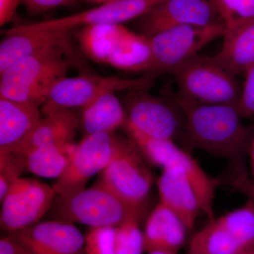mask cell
I'll use <instances>...</instances> for the list:
<instances>
[{
	"instance_id": "cell-17",
	"label": "cell",
	"mask_w": 254,
	"mask_h": 254,
	"mask_svg": "<svg viewBox=\"0 0 254 254\" xmlns=\"http://www.w3.org/2000/svg\"><path fill=\"white\" fill-rule=\"evenodd\" d=\"M41 118L36 105L0 97V155L21 153Z\"/></svg>"
},
{
	"instance_id": "cell-18",
	"label": "cell",
	"mask_w": 254,
	"mask_h": 254,
	"mask_svg": "<svg viewBox=\"0 0 254 254\" xmlns=\"http://www.w3.org/2000/svg\"><path fill=\"white\" fill-rule=\"evenodd\" d=\"M157 186L160 202L181 219L187 230H192L202 210L194 189L186 176L176 168H163Z\"/></svg>"
},
{
	"instance_id": "cell-20",
	"label": "cell",
	"mask_w": 254,
	"mask_h": 254,
	"mask_svg": "<svg viewBox=\"0 0 254 254\" xmlns=\"http://www.w3.org/2000/svg\"><path fill=\"white\" fill-rule=\"evenodd\" d=\"M214 63L234 76L245 74L254 63V18L226 28Z\"/></svg>"
},
{
	"instance_id": "cell-7",
	"label": "cell",
	"mask_w": 254,
	"mask_h": 254,
	"mask_svg": "<svg viewBox=\"0 0 254 254\" xmlns=\"http://www.w3.org/2000/svg\"><path fill=\"white\" fill-rule=\"evenodd\" d=\"M145 160L129 137L114 133L113 154L98 180L127 204L141 212L153 182Z\"/></svg>"
},
{
	"instance_id": "cell-15",
	"label": "cell",
	"mask_w": 254,
	"mask_h": 254,
	"mask_svg": "<svg viewBox=\"0 0 254 254\" xmlns=\"http://www.w3.org/2000/svg\"><path fill=\"white\" fill-rule=\"evenodd\" d=\"M136 21L138 33L147 37L185 25L225 24L211 0H166Z\"/></svg>"
},
{
	"instance_id": "cell-27",
	"label": "cell",
	"mask_w": 254,
	"mask_h": 254,
	"mask_svg": "<svg viewBox=\"0 0 254 254\" xmlns=\"http://www.w3.org/2000/svg\"><path fill=\"white\" fill-rule=\"evenodd\" d=\"M115 227H89L85 239V254H115Z\"/></svg>"
},
{
	"instance_id": "cell-35",
	"label": "cell",
	"mask_w": 254,
	"mask_h": 254,
	"mask_svg": "<svg viewBox=\"0 0 254 254\" xmlns=\"http://www.w3.org/2000/svg\"><path fill=\"white\" fill-rule=\"evenodd\" d=\"M148 254H174L169 253V252H163V251H153V252H148Z\"/></svg>"
},
{
	"instance_id": "cell-28",
	"label": "cell",
	"mask_w": 254,
	"mask_h": 254,
	"mask_svg": "<svg viewBox=\"0 0 254 254\" xmlns=\"http://www.w3.org/2000/svg\"><path fill=\"white\" fill-rule=\"evenodd\" d=\"M245 79L239 101V111L243 118L254 115V63L245 71Z\"/></svg>"
},
{
	"instance_id": "cell-23",
	"label": "cell",
	"mask_w": 254,
	"mask_h": 254,
	"mask_svg": "<svg viewBox=\"0 0 254 254\" xmlns=\"http://www.w3.org/2000/svg\"><path fill=\"white\" fill-rule=\"evenodd\" d=\"M127 120L126 111L115 93L101 95L82 109L81 123L86 135L114 133Z\"/></svg>"
},
{
	"instance_id": "cell-4",
	"label": "cell",
	"mask_w": 254,
	"mask_h": 254,
	"mask_svg": "<svg viewBox=\"0 0 254 254\" xmlns=\"http://www.w3.org/2000/svg\"><path fill=\"white\" fill-rule=\"evenodd\" d=\"M172 75L177 91L175 98L193 105H238L242 88L237 76L214 63L211 57L198 54Z\"/></svg>"
},
{
	"instance_id": "cell-16",
	"label": "cell",
	"mask_w": 254,
	"mask_h": 254,
	"mask_svg": "<svg viewBox=\"0 0 254 254\" xmlns=\"http://www.w3.org/2000/svg\"><path fill=\"white\" fill-rule=\"evenodd\" d=\"M8 234L26 254H85V235L72 223L48 220Z\"/></svg>"
},
{
	"instance_id": "cell-29",
	"label": "cell",
	"mask_w": 254,
	"mask_h": 254,
	"mask_svg": "<svg viewBox=\"0 0 254 254\" xmlns=\"http://www.w3.org/2000/svg\"><path fill=\"white\" fill-rule=\"evenodd\" d=\"M76 0H22V3L31 14H39L60 6L72 4Z\"/></svg>"
},
{
	"instance_id": "cell-31",
	"label": "cell",
	"mask_w": 254,
	"mask_h": 254,
	"mask_svg": "<svg viewBox=\"0 0 254 254\" xmlns=\"http://www.w3.org/2000/svg\"><path fill=\"white\" fill-rule=\"evenodd\" d=\"M22 0H0V25L7 24L14 18Z\"/></svg>"
},
{
	"instance_id": "cell-5",
	"label": "cell",
	"mask_w": 254,
	"mask_h": 254,
	"mask_svg": "<svg viewBox=\"0 0 254 254\" xmlns=\"http://www.w3.org/2000/svg\"><path fill=\"white\" fill-rule=\"evenodd\" d=\"M48 214L58 221L89 227H117L128 219H141L142 212L127 204L98 181L70 198L57 195Z\"/></svg>"
},
{
	"instance_id": "cell-19",
	"label": "cell",
	"mask_w": 254,
	"mask_h": 254,
	"mask_svg": "<svg viewBox=\"0 0 254 254\" xmlns=\"http://www.w3.org/2000/svg\"><path fill=\"white\" fill-rule=\"evenodd\" d=\"M187 231L181 219L159 202L148 217L143 232L145 252L163 251L177 254L185 244Z\"/></svg>"
},
{
	"instance_id": "cell-36",
	"label": "cell",
	"mask_w": 254,
	"mask_h": 254,
	"mask_svg": "<svg viewBox=\"0 0 254 254\" xmlns=\"http://www.w3.org/2000/svg\"><path fill=\"white\" fill-rule=\"evenodd\" d=\"M26 254V253H24V254Z\"/></svg>"
},
{
	"instance_id": "cell-1",
	"label": "cell",
	"mask_w": 254,
	"mask_h": 254,
	"mask_svg": "<svg viewBox=\"0 0 254 254\" xmlns=\"http://www.w3.org/2000/svg\"><path fill=\"white\" fill-rule=\"evenodd\" d=\"M170 95L181 107L186 120V146L225 159L237 174L236 183L248 192L250 176L245 160L254 130L242 122L235 105H193L184 103Z\"/></svg>"
},
{
	"instance_id": "cell-26",
	"label": "cell",
	"mask_w": 254,
	"mask_h": 254,
	"mask_svg": "<svg viewBox=\"0 0 254 254\" xmlns=\"http://www.w3.org/2000/svg\"><path fill=\"white\" fill-rule=\"evenodd\" d=\"M25 170L22 155L17 153L0 155V201L5 198L10 187Z\"/></svg>"
},
{
	"instance_id": "cell-2",
	"label": "cell",
	"mask_w": 254,
	"mask_h": 254,
	"mask_svg": "<svg viewBox=\"0 0 254 254\" xmlns=\"http://www.w3.org/2000/svg\"><path fill=\"white\" fill-rule=\"evenodd\" d=\"M70 45H55L0 72V97L41 107L50 90L68 72Z\"/></svg>"
},
{
	"instance_id": "cell-34",
	"label": "cell",
	"mask_w": 254,
	"mask_h": 254,
	"mask_svg": "<svg viewBox=\"0 0 254 254\" xmlns=\"http://www.w3.org/2000/svg\"><path fill=\"white\" fill-rule=\"evenodd\" d=\"M86 1L93 4H103V3L108 2V1H112V0H86Z\"/></svg>"
},
{
	"instance_id": "cell-11",
	"label": "cell",
	"mask_w": 254,
	"mask_h": 254,
	"mask_svg": "<svg viewBox=\"0 0 254 254\" xmlns=\"http://www.w3.org/2000/svg\"><path fill=\"white\" fill-rule=\"evenodd\" d=\"M153 78L147 76L138 79H127L92 74L65 76L50 90L46 102L42 105V113L60 109H83L105 93L123 90L146 89L153 84Z\"/></svg>"
},
{
	"instance_id": "cell-32",
	"label": "cell",
	"mask_w": 254,
	"mask_h": 254,
	"mask_svg": "<svg viewBox=\"0 0 254 254\" xmlns=\"http://www.w3.org/2000/svg\"><path fill=\"white\" fill-rule=\"evenodd\" d=\"M22 247L9 234L0 240V254H23Z\"/></svg>"
},
{
	"instance_id": "cell-3",
	"label": "cell",
	"mask_w": 254,
	"mask_h": 254,
	"mask_svg": "<svg viewBox=\"0 0 254 254\" xmlns=\"http://www.w3.org/2000/svg\"><path fill=\"white\" fill-rule=\"evenodd\" d=\"M83 53L95 63L133 72H149L152 63L149 38L123 24L83 26L78 34Z\"/></svg>"
},
{
	"instance_id": "cell-21",
	"label": "cell",
	"mask_w": 254,
	"mask_h": 254,
	"mask_svg": "<svg viewBox=\"0 0 254 254\" xmlns=\"http://www.w3.org/2000/svg\"><path fill=\"white\" fill-rule=\"evenodd\" d=\"M69 31L6 32L0 43V72L47 47L69 44Z\"/></svg>"
},
{
	"instance_id": "cell-9",
	"label": "cell",
	"mask_w": 254,
	"mask_h": 254,
	"mask_svg": "<svg viewBox=\"0 0 254 254\" xmlns=\"http://www.w3.org/2000/svg\"><path fill=\"white\" fill-rule=\"evenodd\" d=\"M226 31L224 23L199 26L185 25L160 32L149 38L152 63L148 76L170 73L198 55Z\"/></svg>"
},
{
	"instance_id": "cell-33",
	"label": "cell",
	"mask_w": 254,
	"mask_h": 254,
	"mask_svg": "<svg viewBox=\"0 0 254 254\" xmlns=\"http://www.w3.org/2000/svg\"><path fill=\"white\" fill-rule=\"evenodd\" d=\"M249 158L250 163V186L249 189V199L252 200L254 203V134L251 143Z\"/></svg>"
},
{
	"instance_id": "cell-6",
	"label": "cell",
	"mask_w": 254,
	"mask_h": 254,
	"mask_svg": "<svg viewBox=\"0 0 254 254\" xmlns=\"http://www.w3.org/2000/svg\"><path fill=\"white\" fill-rule=\"evenodd\" d=\"M124 127L145 160L157 167L180 170L194 189L202 213L208 220L215 218L213 205L218 180L208 175L189 152L175 142L147 136L127 123Z\"/></svg>"
},
{
	"instance_id": "cell-22",
	"label": "cell",
	"mask_w": 254,
	"mask_h": 254,
	"mask_svg": "<svg viewBox=\"0 0 254 254\" xmlns=\"http://www.w3.org/2000/svg\"><path fill=\"white\" fill-rule=\"evenodd\" d=\"M21 154L30 148L74 143L79 120L73 110H51L43 114Z\"/></svg>"
},
{
	"instance_id": "cell-8",
	"label": "cell",
	"mask_w": 254,
	"mask_h": 254,
	"mask_svg": "<svg viewBox=\"0 0 254 254\" xmlns=\"http://www.w3.org/2000/svg\"><path fill=\"white\" fill-rule=\"evenodd\" d=\"M189 254H254V203L209 220L190 242Z\"/></svg>"
},
{
	"instance_id": "cell-13",
	"label": "cell",
	"mask_w": 254,
	"mask_h": 254,
	"mask_svg": "<svg viewBox=\"0 0 254 254\" xmlns=\"http://www.w3.org/2000/svg\"><path fill=\"white\" fill-rule=\"evenodd\" d=\"M113 135H86L76 144L66 170L53 185L57 195L70 198L86 190L91 178L101 173L109 163L113 154Z\"/></svg>"
},
{
	"instance_id": "cell-14",
	"label": "cell",
	"mask_w": 254,
	"mask_h": 254,
	"mask_svg": "<svg viewBox=\"0 0 254 254\" xmlns=\"http://www.w3.org/2000/svg\"><path fill=\"white\" fill-rule=\"evenodd\" d=\"M166 0H112L96 7L63 17L22 25L6 33L23 31H71L79 26L115 23L123 24L144 16Z\"/></svg>"
},
{
	"instance_id": "cell-30",
	"label": "cell",
	"mask_w": 254,
	"mask_h": 254,
	"mask_svg": "<svg viewBox=\"0 0 254 254\" xmlns=\"http://www.w3.org/2000/svg\"><path fill=\"white\" fill-rule=\"evenodd\" d=\"M211 1L227 28L232 22L238 0H211Z\"/></svg>"
},
{
	"instance_id": "cell-24",
	"label": "cell",
	"mask_w": 254,
	"mask_h": 254,
	"mask_svg": "<svg viewBox=\"0 0 254 254\" xmlns=\"http://www.w3.org/2000/svg\"><path fill=\"white\" fill-rule=\"evenodd\" d=\"M76 145L71 143L63 146L49 145L30 148L21 154L25 170L38 176L58 179L66 170Z\"/></svg>"
},
{
	"instance_id": "cell-25",
	"label": "cell",
	"mask_w": 254,
	"mask_h": 254,
	"mask_svg": "<svg viewBox=\"0 0 254 254\" xmlns=\"http://www.w3.org/2000/svg\"><path fill=\"white\" fill-rule=\"evenodd\" d=\"M139 218L128 219L115 227V254H142L144 250L143 232L140 230Z\"/></svg>"
},
{
	"instance_id": "cell-10",
	"label": "cell",
	"mask_w": 254,
	"mask_h": 254,
	"mask_svg": "<svg viewBox=\"0 0 254 254\" xmlns=\"http://www.w3.org/2000/svg\"><path fill=\"white\" fill-rule=\"evenodd\" d=\"M145 90H133L125 109L126 123L147 136L186 145V120L181 107L170 94L164 99Z\"/></svg>"
},
{
	"instance_id": "cell-12",
	"label": "cell",
	"mask_w": 254,
	"mask_h": 254,
	"mask_svg": "<svg viewBox=\"0 0 254 254\" xmlns=\"http://www.w3.org/2000/svg\"><path fill=\"white\" fill-rule=\"evenodd\" d=\"M56 195L53 187L44 182L18 179L1 202V230L10 233L38 223L49 212Z\"/></svg>"
}]
</instances>
